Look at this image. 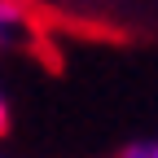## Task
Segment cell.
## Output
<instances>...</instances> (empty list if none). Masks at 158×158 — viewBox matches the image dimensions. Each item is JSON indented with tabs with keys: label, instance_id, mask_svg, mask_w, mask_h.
<instances>
[{
	"label": "cell",
	"instance_id": "cell-4",
	"mask_svg": "<svg viewBox=\"0 0 158 158\" xmlns=\"http://www.w3.org/2000/svg\"><path fill=\"white\" fill-rule=\"evenodd\" d=\"M0 158H5V154H0Z\"/></svg>",
	"mask_w": 158,
	"mask_h": 158
},
{
	"label": "cell",
	"instance_id": "cell-1",
	"mask_svg": "<svg viewBox=\"0 0 158 158\" xmlns=\"http://www.w3.org/2000/svg\"><path fill=\"white\" fill-rule=\"evenodd\" d=\"M35 40V22L18 0H0V53H18Z\"/></svg>",
	"mask_w": 158,
	"mask_h": 158
},
{
	"label": "cell",
	"instance_id": "cell-2",
	"mask_svg": "<svg viewBox=\"0 0 158 158\" xmlns=\"http://www.w3.org/2000/svg\"><path fill=\"white\" fill-rule=\"evenodd\" d=\"M118 158H158V132H149V136H136V141H127L123 149H118Z\"/></svg>",
	"mask_w": 158,
	"mask_h": 158
},
{
	"label": "cell",
	"instance_id": "cell-3",
	"mask_svg": "<svg viewBox=\"0 0 158 158\" xmlns=\"http://www.w3.org/2000/svg\"><path fill=\"white\" fill-rule=\"evenodd\" d=\"M9 123H13V106H9V92H5V84H0V136L9 132Z\"/></svg>",
	"mask_w": 158,
	"mask_h": 158
}]
</instances>
